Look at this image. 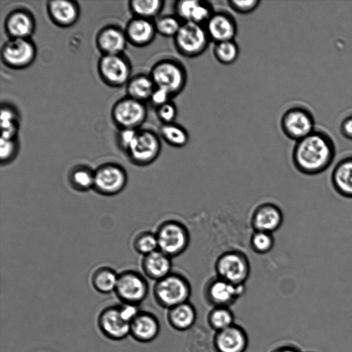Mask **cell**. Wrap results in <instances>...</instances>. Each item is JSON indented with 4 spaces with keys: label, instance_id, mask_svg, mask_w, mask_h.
<instances>
[{
    "label": "cell",
    "instance_id": "6da1fadb",
    "mask_svg": "<svg viewBox=\"0 0 352 352\" xmlns=\"http://www.w3.org/2000/svg\"><path fill=\"white\" fill-rule=\"evenodd\" d=\"M336 150L331 138L325 133L314 131L296 142L292 152L295 168L307 175L320 174L332 164Z\"/></svg>",
    "mask_w": 352,
    "mask_h": 352
},
{
    "label": "cell",
    "instance_id": "7a4b0ae2",
    "mask_svg": "<svg viewBox=\"0 0 352 352\" xmlns=\"http://www.w3.org/2000/svg\"><path fill=\"white\" fill-rule=\"evenodd\" d=\"M191 292L189 280L184 275L175 272L155 281L153 289L156 303L167 310L189 301Z\"/></svg>",
    "mask_w": 352,
    "mask_h": 352
},
{
    "label": "cell",
    "instance_id": "3957f363",
    "mask_svg": "<svg viewBox=\"0 0 352 352\" xmlns=\"http://www.w3.org/2000/svg\"><path fill=\"white\" fill-rule=\"evenodd\" d=\"M155 234L158 250L171 258L183 254L190 241L188 228L177 220L163 221L158 226Z\"/></svg>",
    "mask_w": 352,
    "mask_h": 352
},
{
    "label": "cell",
    "instance_id": "277c9868",
    "mask_svg": "<svg viewBox=\"0 0 352 352\" xmlns=\"http://www.w3.org/2000/svg\"><path fill=\"white\" fill-rule=\"evenodd\" d=\"M150 76L157 87L166 89L173 97L182 91L187 81L184 67L172 58L156 63L151 69Z\"/></svg>",
    "mask_w": 352,
    "mask_h": 352
},
{
    "label": "cell",
    "instance_id": "5b68a950",
    "mask_svg": "<svg viewBox=\"0 0 352 352\" xmlns=\"http://www.w3.org/2000/svg\"><path fill=\"white\" fill-rule=\"evenodd\" d=\"M214 270L217 277L234 285H245L250 274V263L243 252L228 250L217 257Z\"/></svg>",
    "mask_w": 352,
    "mask_h": 352
},
{
    "label": "cell",
    "instance_id": "8992f818",
    "mask_svg": "<svg viewBox=\"0 0 352 352\" xmlns=\"http://www.w3.org/2000/svg\"><path fill=\"white\" fill-rule=\"evenodd\" d=\"M177 51L182 56L194 58L201 54L210 41L205 26L192 22H183L173 38Z\"/></svg>",
    "mask_w": 352,
    "mask_h": 352
},
{
    "label": "cell",
    "instance_id": "52a82bcc",
    "mask_svg": "<svg viewBox=\"0 0 352 352\" xmlns=\"http://www.w3.org/2000/svg\"><path fill=\"white\" fill-rule=\"evenodd\" d=\"M128 181L127 173L120 164L108 162L94 170V190L104 196H113L121 192Z\"/></svg>",
    "mask_w": 352,
    "mask_h": 352
},
{
    "label": "cell",
    "instance_id": "ba28073f",
    "mask_svg": "<svg viewBox=\"0 0 352 352\" xmlns=\"http://www.w3.org/2000/svg\"><path fill=\"white\" fill-rule=\"evenodd\" d=\"M114 292L123 304L139 306L148 295V283L139 272L124 271L118 275Z\"/></svg>",
    "mask_w": 352,
    "mask_h": 352
},
{
    "label": "cell",
    "instance_id": "9c48e42d",
    "mask_svg": "<svg viewBox=\"0 0 352 352\" xmlns=\"http://www.w3.org/2000/svg\"><path fill=\"white\" fill-rule=\"evenodd\" d=\"M162 144L159 136L150 130L138 131L133 144L126 152L131 162L136 166L151 164L159 157Z\"/></svg>",
    "mask_w": 352,
    "mask_h": 352
},
{
    "label": "cell",
    "instance_id": "30bf717a",
    "mask_svg": "<svg viewBox=\"0 0 352 352\" xmlns=\"http://www.w3.org/2000/svg\"><path fill=\"white\" fill-rule=\"evenodd\" d=\"M131 320L125 315L122 305H112L103 309L98 318L100 332L112 340H121L130 335Z\"/></svg>",
    "mask_w": 352,
    "mask_h": 352
},
{
    "label": "cell",
    "instance_id": "8fae6325",
    "mask_svg": "<svg viewBox=\"0 0 352 352\" xmlns=\"http://www.w3.org/2000/svg\"><path fill=\"white\" fill-rule=\"evenodd\" d=\"M245 292V285H234L216 276L208 281L204 294L206 300L212 307H230Z\"/></svg>",
    "mask_w": 352,
    "mask_h": 352
},
{
    "label": "cell",
    "instance_id": "7c38bea8",
    "mask_svg": "<svg viewBox=\"0 0 352 352\" xmlns=\"http://www.w3.org/2000/svg\"><path fill=\"white\" fill-rule=\"evenodd\" d=\"M280 126L285 135L297 142L314 131V120L309 110L295 107L283 113Z\"/></svg>",
    "mask_w": 352,
    "mask_h": 352
},
{
    "label": "cell",
    "instance_id": "4fadbf2b",
    "mask_svg": "<svg viewBox=\"0 0 352 352\" xmlns=\"http://www.w3.org/2000/svg\"><path fill=\"white\" fill-rule=\"evenodd\" d=\"M146 114L143 102L130 97L118 101L112 109L113 120L122 129H136L144 122Z\"/></svg>",
    "mask_w": 352,
    "mask_h": 352
},
{
    "label": "cell",
    "instance_id": "5bb4252c",
    "mask_svg": "<svg viewBox=\"0 0 352 352\" xmlns=\"http://www.w3.org/2000/svg\"><path fill=\"white\" fill-rule=\"evenodd\" d=\"M35 56V46L28 38H10L1 50V58L5 64L15 69L28 67Z\"/></svg>",
    "mask_w": 352,
    "mask_h": 352
},
{
    "label": "cell",
    "instance_id": "9a60e30c",
    "mask_svg": "<svg viewBox=\"0 0 352 352\" xmlns=\"http://www.w3.org/2000/svg\"><path fill=\"white\" fill-rule=\"evenodd\" d=\"M98 72L106 83L119 87L128 81L130 67L120 54H103L98 62Z\"/></svg>",
    "mask_w": 352,
    "mask_h": 352
},
{
    "label": "cell",
    "instance_id": "2e32d148",
    "mask_svg": "<svg viewBox=\"0 0 352 352\" xmlns=\"http://www.w3.org/2000/svg\"><path fill=\"white\" fill-rule=\"evenodd\" d=\"M212 343L216 352H245L249 339L246 331L234 323L226 329L216 332Z\"/></svg>",
    "mask_w": 352,
    "mask_h": 352
},
{
    "label": "cell",
    "instance_id": "e0dca14e",
    "mask_svg": "<svg viewBox=\"0 0 352 352\" xmlns=\"http://www.w3.org/2000/svg\"><path fill=\"white\" fill-rule=\"evenodd\" d=\"M283 222L281 209L272 203H263L252 212L250 223L254 230L273 233L278 230Z\"/></svg>",
    "mask_w": 352,
    "mask_h": 352
},
{
    "label": "cell",
    "instance_id": "ac0fdd59",
    "mask_svg": "<svg viewBox=\"0 0 352 352\" xmlns=\"http://www.w3.org/2000/svg\"><path fill=\"white\" fill-rule=\"evenodd\" d=\"M160 331V321L151 312L140 310L131 322L130 335L139 342L148 343L153 341Z\"/></svg>",
    "mask_w": 352,
    "mask_h": 352
},
{
    "label": "cell",
    "instance_id": "d6986e66",
    "mask_svg": "<svg viewBox=\"0 0 352 352\" xmlns=\"http://www.w3.org/2000/svg\"><path fill=\"white\" fill-rule=\"evenodd\" d=\"M210 40L215 43L234 40L237 33L235 20L228 13L213 12L205 23Z\"/></svg>",
    "mask_w": 352,
    "mask_h": 352
},
{
    "label": "cell",
    "instance_id": "ffe728a7",
    "mask_svg": "<svg viewBox=\"0 0 352 352\" xmlns=\"http://www.w3.org/2000/svg\"><path fill=\"white\" fill-rule=\"evenodd\" d=\"M175 15L183 22L203 25L213 14L211 6L206 1L179 0L174 4Z\"/></svg>",
    "mask_w": 352,
    "mask_h": 352
},
{
    "label": "cell",
    "instance_id": "44dd1931",
    "mask_svg": "<svg viewBox=\"0 0 352 352\" xmlns=\"http://www.w3.org/2000/svg\"><path fill=\"white\" fill-rule=\"evenodd\" d=\"M142 267L148 278L157 281L173 272L172 258L157 250L144 256Z\"/></svg>",
    "mask_w": 352,
    "mask_h": 352
},
{
    "label": "cell",
    "instance_id": "7402d4cb",
    "mask_svg": "<svg viewBox=\"0 0 352 352\" xmlns=\"http://www.w3.org/2000/svg\"><path fill=\"white\" fill-rule=\"evenodd\" d=\"M156 33L154 22L135 17L129 22L125 34L127 40L133 45L142 47L151 43Z\"/></svg>",
    "mask_w": 352,
    "mask_h": 352
},
{
    "label": "cell",
    "instance_id": "603a6c76",
    "mask_svg": "<svg viewBox=\"0 0 352 352\" xmlns=\"http://www.w3.org/2000/svg\"><path fill=\"white\" fill-rule=\"evenodd\" d=\"M197 318V310L189 301L167 310L166 319L168 324L178 331H186L192 328Z\"/></svg>",
    "mask_w": 352,
    "mask_h": 352
},
{
    "label": "cell",
    "instance_id": "cb8c5ba5",
    "mask_svg": "<svg viewBox=\"0 0 352 352\" xmlns=\"http://www.w3.org/2000/svg\"><path fill=\"white\" fill-rule=\"evenodd\" d=\"M331 184L341 196L352 199V156L340 160L333 168Z\"/></svg>",
    "mask_w": 352,
    "mask_h": 352
},
{
    "label": "cell",
    "instance_id": "d4e9b609",
    "mask_svg": "<svg viewBox=\"0 0 352 352\" xmlns=\"http://www.w3.org/2000/svg\"><path fill=\"white\" fill-rule=\"evenodd\" d=\"M47 10L52 21L61 27L73 25L79 15L78 6L71 1H50L47 3Z\"/></svg>",
    "mask_w": 352,
    "mask_h": 352
},
{
    "label": "cell",
    "instance_id": "484cf974",
    "mask_svg": "<svg viewBox=\"0 0 352 352\" xmlns=\"http://www.w3.org/2000/svg\"><path fill=\"white\" fill-rule=\"evenodd\" d=\"M125 33L115 27H107L98 34L97 45L104 54L118 55L124 51L126 44Z\"/></svg>",
    "mask_w": 352,
    "mask_h": 352
},
{
    "label": "cell",
    "instance_id": "4316f807",
    "mask_svg": "<svg viewBox=\"0 0 352 352\" xmlns=\"http://www.w3.org/2000/svg\"><path fill=\"white\" fill-rule=\"evenodd\" d=\"M5 26L11 38H28L34 31V23L27 12L17 10L8 16Z\"/></svg>",
    "mask_w": 352,
    "mask_h": 352
},
{
    "label": "cell",
    "instance_id": "83f0119b",
    "mask_svg": "<svg viewBox=\"0 0 352 352\" xmlns=\"http://www.w3.org/2000/svg\"><path fill=\"white\" fill-rule=\"evenodd\" d=\"M118 275L113 269L109 267H98L91 275V285L99 293L110 294L115 292Z\"/></svg>",
    "mask_w": 352,
    "mask_h": 352
},
{
    "label": "cell",
    "instance_id": "f1b7e54d",
    "mask_svg": "<svg viewBox=\"0 0 352 352\" xmlns=\"http://www.w3.org/2000/svg\"><path fill=\"white\" fill-rule=\"evenodd\" d=\"M68 182L71 187L79 192L94 188V170L85 165L74 166L68 173Z\"/></svg>",
    "mask_w": 352,
    "mask_h": 352
},
{
    "label": "cell",
    "instance_id": "f546056e",
    "mask_svg": "<svg viewBox=\"0 0 352 352\" xmlns=\"http://www.w3.org/2000/svg\"><path fill=\"white\" fill-rule=\"evenodd\" d=\"M156 86L150 76L139 75L133 77L127 85L129 96L143 102L149 100Z\"/></svg>",
    "mask_w": 352,
    "mask_h": 352
},
{
    "label": "cell",
    "instance_id": "4dcf8cb0",
    "mask_svg": "<svg viewBox=\"0 0 352 352\" xmlns=\"http://www.w3.org/2000/svg\"><path fill=\"white\" fill-rule=\"evenodd\" d=\"M207 322L216 333L234 324V315L230 307H212L207 315Z\"/></svg>",
    "mask_w": 352,
    "mask_h": 352
},
{
    "label": "cell",
    "instance_id": "1f68e13d",
    "mask_svg": "<svg viewBox=\"0 0 352 352\" xmlns=\"http://www.w3.org/2000/svg\"><path fill=\"white\" fill-rule=\"evenodd\" d=\"M160 134L168 144L173 147H184L189 140L188 131L182 126L175 122L162 124Z\"/></svg>",
    "mask_w": 352,
    "mask_h": 352
},
{
    "label": "cell",
    "instance_id": "d6a6232c",
    "mask_svg": "<svg viewBox=\"0 0 352 352\" xmlns=\"http://www.w3.org/2000/svg\"><path fill=\"white\" fill-rule=\"evenodd\" d=\"M164 3L162 0H133L130 1V8L136 17L151 20L160 13Z\"/></svg>",
    "mask_w": 352,
    "mask_h": 352
},
{
    "label": "cell",
    "instance_id": "836d02e7",
    "mask_svg": "<svg viewBox=\"0 0 352 352\" xmlns=\"http://www.w3.org/2000/svg\"><path fill=\"white\" fill-rule=\"evenodd\" d=\"M212 52L219 63L223 65H230L237 60L239 48L234 40L226 41L215 43Z\"/></svg>",
    "mask_w": 352,
    "mask_h": 352
},
{
    "label": "cell",
    "instance_id": "e575fe53",
    "mask_svg": "<svg viewBox=\"0 0 352 352\" xmlns=\"http://www.w3.org/2000/svg\"><path fill=\"white\" fill-rule=\"evenodd\" d=\"M182 23L175 14H166L159 16L154 24L157 33L164 36L174 38Z\"/></svg>",
    "mask_w": 352,
    "mask_h": 352
},
{
    "label": "cell",
    "instance_id": "d590c367",
    "mask_svg": "<svg viewBox=\"0 0 352 352\" xmlns=\"http://www.w3.org/2000/svg\"><path fill=\"white\" fill-rule=\"evenodd\" d=\"M134 250L139 254L146 256L158 250V243L155 233L144 231L139 233L133 242Z\"/></svg>",
    "mask_w": 352,
    "mask_h": 352
},
{
    "label": "cell",
    "instance_id": "8d00e7d4",
    "mask_svg": "<svg viewBox=\"0 0 352 352\" xmlns=\"http://www.w3.org/2000/svg\"><path fill=\"white\" fill-rule=\"evenodd\" d=\"M251 249L256 254H265L272 250L274 245L272 233L254 230L250 239Z\"/></svg>",
    "mask_w": 352,
    "mask_h": 352
},
{
    "label": "cell",
    "instance_id": "74e56055",
    "mask_svg": "<svg viewBox=\"0 0 352 352\" xmlns=\"http://www.w3.org/2000/svg\"><path fill=\"white\" fill-rule=\"evenodd\" d=\"M18 152V144L16 140L1 138L0 159L2 165L10 163L16 157Z\"/></svg>",
    "mask_w": 352,
    "mask_h": 352
},
{
    "label": "cell",
    "instance_id": "f35d334b",
    "mask_svg": "<svg viewBox=\"0 0 352 352\" xmlns=\"http://www.w3.org/2000/svg\"><path fill=\"white\" fill-rule=\"evenodd\" d=\"M157 116L162 124L175 122L177 116V108L170 100L157 108Z\"/></svg>",
    "mask_w": 352,
    "mask_h": 352
},
{
    "label": "cell",
    "instance_id": "ab89813d",
    "mask_svg": "<svg viewBox=\"0 0 352 352\" xmlns=\"http://www.w3.org/2000/svg\"><path fill=\"white\" fill-rule=\"evenodd\" d=\"M227 3L234 12L240 14H248L256 10L261 1L258 0H230Z\"/></svg>",
    "mask_w": 352,
    "mask_h": 352
},
{
    "label": "cell",
    "instance_id": "60d3db41",
    "mask_svg": "<svg viewBox=\"0 0 352 352\" xmlns=\"http://www.w3.org/2000/svg\"><path fill=\"white\" fill-rule=\"evenodd\" d=\"M138 132V131L134 129H122L118 138L120 148L127 152L135 139Z\"/></svg>",
    "mask_w": 352,
    "mask_h": 352
},
{
    "label": "cell",
    "instance_id": "b9f144b4",
    "mask_svg": "<svg viewBox=\"0 0 352 352\" xmlns=\"http://www.w3.org/2000/svg\"><path fill=\"white\" fill-rule=\"evenodd\" d=\"M172 97L171 94L166 89L156 87L152 93L149 100L153 105L157 108L170 101V98Z\"/></svg>",
    "mask_w": 352,
    "mask_h": 352
},
{
    "label": "cell",
    "instance_id": "7bdbcfd3",
    "mask_svg": "<svg viewBox=\"0 0 352 352\" xmlns=\"http://www.w3.org/2000/svg\"><path fill=\"white\" fill-rule=\"evenodd\" d=\"M341 133L348 139L352 140V116L346 118L340 126Z\"/></svg>",
    "mask_w": 352,
    "mask_h": 352
},
{
    "label": "cell",
    "instance_id": "ee69618b",
    "mask_svg": "<svg viewBox=\"0 0 352 352\" xmlns=\"http://www.w3.org/2000/svg\"><path fill=\"white\" fill-rule=\"evenodd\" d=\"M270 352H302L300 349L294 345H281L273 349Z\"/></svg>",
    "mask_w": 352,
    "mask_h": 352
},
{
    "label": "cell",
    "instance_id": "f6af8a7d",
    "mask_svg": "<svg viewBox=\"0 0 352 352\" xmlns=\"http://www.w3.org/2000/svg\"><path fill=\"white\" fill-rule=\"evenodd\" d=\"M307 352H314V351H307Z\"/></svg>",
    "mask_w": 352,
    "mask_h": 352
}]
</instances>
